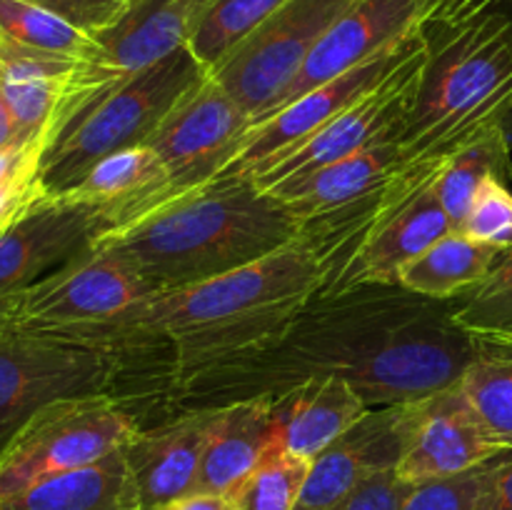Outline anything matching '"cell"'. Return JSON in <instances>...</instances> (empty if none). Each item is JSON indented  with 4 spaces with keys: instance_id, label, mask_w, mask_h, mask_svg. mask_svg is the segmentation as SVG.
<instances>
[{
    "instance_id": "26",
    "label": "cell",
    "mask_w": 512,
    "mask_h": 510,
    "mask_svg": "<svg viewBox=\"0 0 512 510\" xmlns=\"http://www.w3.org/2000/svg\"><path fill=\"white\" fill-rule=\"evenodd\" d=\"M510 153L512 148L498 123L445 155L438 178H435V193L448 213L453 230H460L470 205H473L475 193L485 180L500 178L508 183L512 178Z\"/></svg>"
},
{
    "instance_id": "32",
    "label": "cell",
    "mask_w": 512,
    "mask_h": 510,
    "mask_svg": "<svg viewBox=\"0 0 512 510\" xmlns=\"http://www.w3.org/2000/svg\"><path fill=\"white\" fill-rule=\"evenodd\" d=\"M48 145L50 133L45 130L0 153V233L50 198L43 183V155Z\"/></svg>"
},
{
    "instance_id": "12",
    "label": "cell",
    "mask_w": 512,
    "mask_h": 510,
    "mask_svg": "<svg viewBox=\"0 0 512 510\" xmlns=\"http://www.w3.org/2000/svg\"><path fill=\"white\" fill-rule=\"evenodd\" d=\"M203 3L205 0H133L118 23L93 35L98 40V53L75 70L73 83L68 85L50 125L53 138L60 125L95 95L188 48Z\"/></svg>"
},
{
    "instance_id": "7",
    "label": "cell",
    "mask_w": 512,
    "mask_h": 510,
    "mask_svg": "<svg viewBox=\"0 0 512 510\" xmlns=\"http://www.w3.org/2000/svg\"><path fill=\"white\" fill-rule=\"evenodd\" d=\"M118 370L103 350L0 325V455L40 405L113 393Z\"/></svg>"
},
{
    "instance_id": "9",
    "label": "cell",
    "mask_w": 512,
    "mask_h": 510,
    "mask_svg": "<svg viewBox=\"0 0 512 510\" xmlns=\"http://www.w3.org/2000/svg\"><path fill=\"white\" fill-rule=\"evenodd\" d=\"M155 293L115 250L90 245L38 283L0 298V325L55 333L98 323Z\"/></svg>"
},
{
    "instance_id": "39",
    "label": "cell",
    "mask_w": 512,
    "mask_h": 510,
    "mask_svg": "<svg viewBox=\"0 0 512 510\" xmlns=\"http://www.w3.org/2000/svg\"><path fill=\"white\" fill-rule=\"evenodd\" d=\"M153 510H230L228 500L223 495H205V493H193L185 495V498L170 500V503L158 505Z\"/></svg>"
},
{
    "instance_id": "29",
    "label": "cell",
    "mask_w": 512,
    "mask_h": 510,
    "mask_svg": "<svg viewBox=\"0 0 512 510\" xmlns=\"http://www.w3.org/2000/svg\"><path fill=\"white\" fill-rule=\"evenodd\" d=\"M0 33L25 48L88 60L98 53V40L70 25L60 15L30 3V0H0Z\"/></svg>"
},
{
    "instance_id": "18",
    "label": "cell",
    "mask_w": 512,
    "mask_h": 510,
    "mask_svg": "<svg viewBox=\"0 0 512 510\" xmlns=\"http://www.w3.org/2000/svg\"><path fill=\"white\" fill-rule=\"evenodd\" d=\"M215 420L218 408H198L165 415L158 425H140L135 430L123 453L140 510H153L195 493Z\"/></svg>"
},
{
    "instance_id": "40",
    "label": "cell",
    "mask_w": 512,
    "mask_h": 510,
    "mask_svg": "<svg viewBox=\"0 0 512 510\" xmlns=\"http://www.w3.org/2000/svg\"><path fill=\"white\" fill-rule=\"evenodd\" d=\"M20 143H25V140L23 135H20L18 123H15L13 110H10L8 100H5L3 88H0V153H3V150L15 148V145Z\"/></svg>"
},
{
    "instance_id": "4",
    "label": "cell",
    "mask_w": 512,
    "mask_h": 510,
    "mask_svg": "<svg viewBox=\"0 0 512 510\" xmlns=\"http://www.w3.org/2000/svg\"><path fill=\"white\" fill-rule=\"evenodd\" d=\"M423 33L428 60L398 138L408 160H440L498 125L512 103V20L488 13Z\"/></svg>"
},
{
    "instance_id": "33",
    "label": "cell",
    "mask_w": 512,
    "mask_h": 510,
    "mask_svg": "<svg viewBox=\"0 0 512 510\" xmlns=\"http://www.w3.org/2000/svg\"><path fill=\"white\" fill-rule=\"evenodd\" d=\"M508 453L512 450H505L498 458L488 460V463L478 465L468 473L415 485L413 493L405 500L403 510H473Z\"/></svg>"
},
{
    "instance_id": "8",
    "label": "cell",
    "mask_w": 512,
    "mask_h": 510,
    "mask_svg": "<svg viewBox=\"0 0 512 510\" xmlns=\"http://www.w3.org/2000/svg\"><path fill=\"white\" fill-rule=\"evenodd\" d=\"M350 0H288L238 48L230 50L210 78L248 113L263 120L290 88L308 55Z\"/></svg>"
},
{
    "instance_id": "36",
    "label": "cell",
    "mask_w": 512,
    "mask_h": 510,
    "mask_svg": "<svg viewBox=\"0 0 512 510\" xmlns=\"http://www.w3.org/2000/svg\"><path fill=\"white\" fill-rule=\"evenodd\" d=\"M415 485L400 478L395 470L373 475L330 510H403Z\"/></svg>"
},
{
    "instance_id": "41",
    "label": "cell",
    "mask_w": 512,
    "mask_h": 510,
    "mask_svg": "<svg viewBox=\"0 0 512 510\" xmlns=\"http://www.w3.org/2000/svg\"><path fill=\"white\" fill-rule=\"evenodd\" d=\"M500 128H503L505 140H508L510 148H512V103L508 105V110L503 113V118H500Z\"/></svg>"
},
{
    "instance_id": "27",
    "label": "cell",
    "mask_w": 512,
    "mask_h": 510,
    "mask_svg": "<svg viewBox=\"0 0 512 510\" xmlns=\"http://www.w3.org/2000/svg\"><path fill=\"white\" fill-rule=\"evenodd\" d=\"M490 438L512 450V340H480L478 353L460 378Z\"/></svg>"
},
{
    "instance_id": "25",
    "label": "cell",
    "mask_w": 512,
    "mask_h": 510,
    "mask_svg": "<svg viewBox=\"0 0 512 510\" xmlns=\"http://www.w3.org/2000/svg\"><path fill=\"white\" fill-rule=\"evenodd\" d=\"M503 253L505 250L478 243L460 230H450L405 265L398 285L423 298L450 303L483 283Z\"/></svg>"
},
{
    "instance_id": "5",
    "label": "cell",
    "mask_w": 512,
    "mask_h": 510,
    "mask_svg": "<svg viewBox=\"0 0 512 510\" xmlns=\"http://www.w3.org/2000/svg\"><path fill=\"white\" fill-rule=\"evenodd\" d=\"M208 70L188 48L120 80L70 115L43 155V183L50 195L73 188L100 158L145 145L170 110Z\"/></svg>"
},
{
    "instance_id": "6",
    "label": "cell",
    "mask_w": 512,
    "mask_h": 510,
    "mask_svg": "<svg viewBox=\"0 0 512 510\" xmlns=\"http://www.w3.org/2000/svg\"><path fill=\"white\" fill-rule=\"evenodd\" d=\"M140 420L113 393L68 395L40 405L0 455V500L120 450Z\"/></svg>"
},
{
    "instance_id": "30",
    "label": "cell",
    "mask_w": 512,
    "mask_h": 510,
    "mask_svg": "<svg viewBox=\"0 0 512 510\" xmlns=\"http://www.w3.org/2000/svg\"><path fill=\"white\" fill-rule=\"evenodd\" d=\"M310 473V460L275 445L228 495L230 510H295Z\"/></svg>"
},
{
    "instance_id": "2",
    "label": "cell",
    "mask_w": 512,
    "mask_h": 510,
    "mask_svg": "<svg viewBox=\"0 0 512 510\" xmlns=\"http://www.w3.org/2000/svg\"><path fill=\"white\" fill-rule=\"evenodd\" d=\"M320 288L318 265L298 238L253 265L155 290L98 323L38 333L103 350L128 373L160 378L263 343ZM115 380V385H118Z\"/></svg>"
},
{
    "instance_id": "15",
    "label": "cell",
    "mask_w": 512,
    "mask_h": 510,
    "mask_svg": "<svg viewBox=\"0 0 512 510\" xmlns=\"http://www.w3.org/2000/svg\"><path fill=\"white\" fill-rule=\"evenodd\" d=\"M413 420V403L370 408L348 433L310 460L295 510H330L373 475L398 468Z\"/></svg>"
},
{
    "instance_id": "16",
    "label": "cell",
    "mask_w": 512,
    "mask_h": 510,
    "mask_svg": "<svg viewBox=\"0 0 512 510\" xmlns=\"http://www.w3.org/2000/svg\"><path fill=\"white\" fill-rule=\"evenodd\" d=\"M423 0H350L268 115L420 30ZM265 115V118H268Z\"/></svg>"
},
{
    "instance_id": "38",
    "label": "cell",
    "mask_w": 512,
    "mask_h": 510,
    "mask_svg": "<svg viewBox=\"0 0 512 510\" xmlns=\"http://www.w3.org/2000/svg\"><path fill=\"white\" fill-rule=\"evenodd\" d=\"M473 510H512V453L505 455L498 473L493 475Z\"/></svg>"
},
{
    "instance_id": "20",
    "label": "cell",
    "mask_w": 512,
    "mask_h": 510,
    "mask_svg": "<svg viewBox=\"0 0 512 510\" xmlns=\"http://www.w3.org/2000/svg\"><path fill=\"white\" fill-rule=\"evenodd\" d=\"M368 410V403L345 380H305L285 393L273 395L275 445L313 460L340 435L348 433Z\"/></svg>"
},
{
    "instance_id": "14",
    "label": "cell",
    "mask_w": 512,
    "mask_h": 510,
    "mask_svg": "<svg viewBox=\"0 0 512 510\" xmlns=\"http://www.w3.org/2000/svg\"><path fill=\"white\" fill-rule=\"evenodd\" d=\"M505 453L465 398L460 380L413 403L405 453L395 473L408 483L453 478Z\"/></svg>"
},
{
    "instance_id": "22",
    "label": "cell",
    "mask_w": 512,
    "mask_h": 510,
    "mask_svg": "<svg viewBox=\"0 0 512 510\" xmlns=\"http://www.w3.org/2000/svg\"><path fill=\"white\" fill-rule=\"evenodd\" d=\"M275 448L273 395L220 405L195 493L228 495Z\"/></svg>"
},
{
    "instance_id": "23",
    "label": "cell",
    "mask_w": 512,
    "mask_h": 510,
    "mask_svg": "<svg viewBox=\"0 0 512 510\" xmlns=\"http://www.w3.org/2000/svg\"><path fill=\"white\" fill-rule=\"evenodd\" d=\"M83 60L25 48L0 33V88L23 140L50 133L58 105Z\"/></svg>"
},
{
    "instance_id": "28",
    "label": "cell",
    "mask_w": 512,
    "mask_h": 510,
    "mask_svg": "<svg viewBox=\"0 0 512 510\" xmlns=\"http://www.w3.org/2000/svg\"><path fill=\"white\" fill-rule=\"evenodd\" d=\"M285 3L288 0H205L188 40L190 55L205 70L215 68Z\"/></svg>"
},
{
    "instance_id": "21",
    "label": "cell",
    "mask_w": 512,
    "mask_h": 510,
    "mask_svg": "<svg viewBox=\"0 0 512 510\" xmlns=\"http://www.w3.org/2000/svg\"><path fill=\"white\" fill-rule=\"evenodd\" d=\"M405 153L398 135L378 140L368 145L360 153L348 155L343 160L323 165L308 175L280 180L268 185V193L275 195L283 205H288L290 213L298 218V223L318 215L330 213L335 208H343L350 200L368 193L373 185H378L385 175L393 173L403 163Z\"/></svg>"
},
{
    "instance_id": "3",
    "label": "cell",
    "mask_w": 512,
    "mask_h": 510,
    "mask_svg": "<svg viewBox=\"0 0 512 510\" xmlns=\"http://www.w3.org/2000/svg\"><path fill=\"white\" fill-rule=\"evenodd\" d=\"M288 205L248 175H218L138 223L100 235L153 290L218 278L268 258L298 238Z\"/></svg>"
},
{
    "instance_id": "13",
    "label": "cell",
    "mask_w": 512,
    "mask_h": 510,
    "mask_svg": "<svg viewBox=\"0 0 512 510\" xmlns=\"http://www.w3.org/2000/svg\"><path fill=\"white\" fill-rule=\"evenodd\" d=\"M410 38H413V33L400 40V43H395L393 48L370 58L368 63L308 90L298 100L280 108L278 113L250 125L248 133L240 140L238 153L220 175H248V178H255L268 165H273L275 160L303 145L310 135L318 133L335 115H340L350 103H355L365 90L373 88L393 68V63L400 58Z\"/></svg>"
},
{
    "instance_id": "37",
    "label": "cell",
    "mask_w": 512,
    "mask_h": 510,
    "mask_svg": "<svg viewBox=\"0 0 512 510\" xmlns=\"http://www.w3.org/2000/svg\"><path fill=\"white\" fill-rule=\"evenodd\" d=\"M500 3H503V0H423L420 28H458V25L473 23V20L483 18V15L495 13V5Z\"/></svg>"
},
{
    "instance_id": "31",
    "label": "cell",
    "mask_w": 512,
    "mask_h": 510,
    "mask_svg": "<svg viewBox=\"0 0 512 510\" xmlns=\"http://www.w3.org/2000/svg\"><path fill=\"white\" fill-rule=\"evenodd\" d=\"M450 313L473 338L512 340V248L483 283L450 300Z\"/></svg>"
},
{
    "instance_id": "17",
    "label": "cell",
    "mask_w": 512,
    "mask_h": 510,
    "mask_svg": "<svg viewBox=\"0 0 512 510\" xmlns=\"http://www.w3.org/2000/svg\"><path fill=\"white\" fill-rule=\"evenodd\" d=\"M103 235L93 205L50 195L20 223L0 233V298L38 283L83 255Z\"/></svg>"
},
{
    "instance_id": "10",
    "label": "cell",
    "mask_w": 512,
    "mask_h": 510,
    "mask_svg": "<svg viewBox=\"0 0 512 510\" xmlns=\"http://www.w3.org/2000/svg\"><path fill=\"white\" fill-rule=\"evenodd\" d=\"M425 60H428V38L420 28L408 40L393 68L373 88L365 90L355 103L335 115L318 133L310 135L303 145L255 175V183L260 188H268L280 180L308 175L323 165L360 153L388 135H400V128L413 108Z\"/></svg>"
},
{
    "instance_id": "11",
    "label": "cell",
    "mask_w": 512,
    "mask_h": 510,
    "mask_svg": "<svg viewBox=\"0 0 512 510\" xmlns=\"http://www.w3.org/2000/svg\"><path fill=\"white\" fill-rule=\"evenodd\" d=\"M248 128V113L210 75L188 90L145 143L165 168L158 208L213 183L235 158Z\"/></svg>"
},
{
    "instance_id": "1",
    "label": "cell",
    "mask_w": 512,
    "mask_h": 510,
    "mask_svg": "<svg viewBox=\"0 0 512 510\" xmlns=\"http://www.w3.org/2000/svg\"><path fill=\"white\" fill-rule=\"evenodd\" d=\"M478 353L450 303L400 285H365L313 295L263 343L145 385L165 415L280 395L305 380L338 378L368 408L403 405L450 388Z\"/></svg>"
},
{
    "instance_id": "35",
    "label": "cell",
    "mask_w": 512,
    "mask_h": 510,
    "mask_svg": "<svg viewBox=\"0 0 512 510\" xmlns=\"http://www.w3.org/2000/svg\"><path fill=\"white\" fill-rule=\"evenodd\" d=\"M88 35H98L118 23L133 0H30Z\"/></svg>"
},
{
    "instance_id": "34",
    "label": "cell",
    "mask_w": 512,
    "mask_h": 510,
    "mask_svg": "<svg viewBox=\"0 0 512 510\" xmlns=\"http://www.w3.org/2000/svg\"><path fill=\"white\" fill-rule=\"evenodd\" d=\"M460 233L493 248H512V193L500 178H488L475 193Z\"/></svg>"
},
{
    "instance_id": "24",
    "label": "cell",
    "mask_w": 512,
    "mask_h": 510,
    "mask_svg": "<svg viewBox=\"0 0 512 510\" xmlns=\"http://www.w3.org/2000/svg\"><path fill=\"white\" fill-rule=\"evenodd\" d=\"M0 510H140V505L120 448L0 500Z\"/></svg>"
},
{
    "instance_id": "19",
    "label": "cell",
    "mask_w": 512,
    "mask_h": 510,
    "mask_svg": "<svg viewBox=\"0 0 512 510\" xmlns=\"http://www.w3.org/2000/svg\"><path fill=\"white\" fill-rule=\"evenodd\" d=\"M435 178L438 173L408 198L400 200L385 218H380L333 288L320 295L343 293L365 285H398L405 265L453 230L435 193Z\"/></svg>"
}]
</instances>
